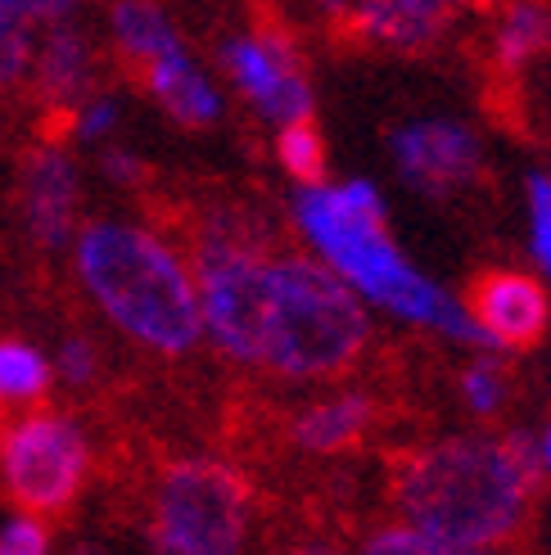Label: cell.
Masks as SVG:
<instances>
[{
    "label": "cell",
    "instance_id": "52a82bcc",
    "mask_svg": "<svg viewBox=\"0 0 551 555\" xmlns=\"http://www.w3.org/2000/svg\"><path fill=\"white\" fill-rule=\"evenodd\" d=\"M95 442L77 415L60 406L18 411L0 425V483L14 511L64 515L91 483Z\"/></svg>",
    "mask_w": 551,
    "mask_h": 555
},
{
    "label": "cell",
    "instance_id": "ac0fdd59",
    "mask_svg": "<svg viewBox=\"0 0 551 555\" xmlns=\"http://www.w3.org/2000/svg\"><path fill=\"white\" fill-rule=\"evenodd\" d=\"M54 388V366L50 352L27 344V339H0V406L18 411H37L46 406Z\"/></svg>",
    "mask_w": 551,
    "mask_h": 555
},
{
    "label": "cell",
    "instance_id": "7a4b0ae2",
    "mask_svg": "<svg viewBox=\"0 0 551 555\" xmlns=\"http://www.w3.org/2000/svg\"><path fill=\"white\" fill-rule=\"evenodd\" d=\"M534 438L444 434L411 448L394 469L398 524L438 542L498 551L525 529L538 496Z\"/></svg>",
    "mask_w": 551,
    "mask_h": 555
},
{
    "label": "cell",
    "instance_id": "2e32d148",
    "mask_svg": "<svg viewBox=\"0 0 551 555\" xmlns=\"http://www.w3.org/2000/svg\"><path fill=\"white\" fill-rule=\"evenodd\" d=\"M108 41L136 73L185 46L177 18L163 5H150V0H118L108 10Z\"/></svg>",
    "mask_w": 551,
    "mask_h": 555
},
{
    "label": "cell",
    "instance_id": "f546056e",
    "mask_svg": "<svg viewBox=\"0 0 551 555\" xmlns=\"http://www.w3.org/2000/svg\"><path fill=\"white\" fill-rule=\"evenodd\" d=\"M64 555H123V551L108 546V542H95V538H81V542H73Z\"/></svg>",
    "mask_w": 551,
    "mask_h": 555
},
{
    "label": "cell",
    "instance_id": "603a6c76",
    "mask_svg": "<svg viewBox=\"0 0 551 555\" xmlns=\"http://www.w3.org/2000/svg\"><path fill=\"white\" fill-rule=\"evenodd\" d=\"M353 555H498V551H471V546H452V542H438L430 533H417L407 524H380L375 533H367V542L357 546Z\"/></svg>",
    "mask_w": 551,
    "mask_h": 555
},
{
    "label": "cell",
    "instance_id": "83f0119b",
    "mask_svg": "<svg viewBox=\"0 0 551 555\" xmlns=\"http://www.w3.org/2000/svg\"><path fill=\"white\" fill-rule=\"evenodd\" d=\"M281 555H353V551H344L339 542H330V538H298V542L285 546Z\"/></svg>",
    "mask_w": 551,
    "mask_h": 555
},
{
    "label": "cell",
    "instance_id": "9c48e42d",
    "mask_svg": "<svg viewBox=\"0 0 551 555\" xmlns=\"http://www.w3.org/2000/svg\"><path fill=\"white\" fill-rule=\"evenodd\" d=\"M389 154L398 177L421 190L425 199H448L461 185H471L484 168V135L452 114L411 118L389 135Z\"/></svg>",
    "mask_w": 551,
    "mask_h": 555
},
{
    "label": "cell",
    "instance_id": "3957f363",
    "mask_svg": "<svg viewBox=\"0 0 551 555\" xmlns=\"http://www.w3.org/2000/svg\"><path fill=\"white\" fill-rule=\"evenodd\" d=\"M68 248L81 294L127 344L158 357L204 344L195 267L168 231L145 217H91Z\"/></svg>",
    "mask_w": 551,
    "mask_h": 555
},
{
    "label": "cell",
    "instance_id": "8fae6325",
    "mask_svg": "<svg viewBox=\"0 0 551 555\" xmlns=\"http://www.w3.org/2000/svg\"><path fill=\"white\" fill-rule=\"evenodd\" d=\"M18 217L41 248H64L81 231V168L68 145L46 141L27 150L18 172Z\"/></svg>",
    "mask_w": 551,
    "mask_h": 555
},
{
    "label": "cell",
    "instance_id": "d6986e66",
    "mask_svg": "<svg viewBox=\"0 0 551 555\" xmlns=\"http://www.w3.org/2000/svg\"><path fill=\"white\" fill-rule=\"evenodd\" d=\"M551 46V10L547 5H511L492 23V64L515 73L534 64Z\"/></svg>",
    "mask_w": 551,
    "mask_h": 555
},
{
    "label": "cell",
    "instance_id": "30bf717a",
    "mask_svg": "<svg viewBox=\"0 0 551 555\" xmlns=\"http://www.w3.org/2000/svg\"><path fill=\"white\" fill-rule=\"evenodd\" d=\"M461 302L479 335V348H534L551 325L547 281L520 267L484 271Z\"/></svg>",
    "mask_w": 551,
    "mask_h": 555
},
{
    "label": "cell",
    "instance_id": "f1b7e54d",
    "mask_svg": "<svg viewBox=\"0 0 551 555\" xmlns=\"http://www.w3.org/2000/svg\"><path fill=\"white\" fill-rule=\"evenodd\" d=\"M534 461H538V475L551 479V421H547V429L534 438Z\"/></svg>",
    "mask_w": 551,
    "mask_h": 555
},
{
    "label": "cell",
    "instance_id": "8992f818",
    "mask_svg": "<svg viewBox=\"0 0 551 555\" xmlns=\"http://www.w3.org/2000/svg\"><path fill=\"white\" fill-rule=\"evenodd\" d=\"M271 254L276 244L267 240V231L249 212L235 208H217L200 227L195 248H190L204 344H213L235 366H254L258 308Z\"/></svg>",
    "mask_w": 551,
    "mask_h": 555
},
{
    "label": "cell",
    "instance_id": "4316f807",
    "mask_svg": "<svg viewBox=\"0 0 551 555\" xmlns=\"http://www.w3.org/2000/svg\"><path fill=\"white\" fill-rule=\"evenodd\" d=\"M100 172L114 181V185H136V181L145 177V163H141V154L127 150V145H108L100 154Z\"/></svg>",
    "mask_w": 551,
    "mask_h": 555
},
{
    "label": "cell",
    "instance_id": "277c9868",
    "mask_svg": "<svg viewBox=\"0 0 551 555\" xmlns=\"http://www.w3.org/2000/svg\"><path fill=\"white\" fill-rule=\"evenodd\" d=\"M371 348V312L303 248H276L258 308L254 366L290 384L348 375Z\"/></svg>",
    "mask_w": 551,
    "mask_h": 555
},
{
    "label": "cell",
    "instance_id": "6da1fadb",
    "mask_svg": "<svg viewBox=\"0 0 551 555\" xmlns=\"http://www.w3.org/2000/svg\"><path fill=\"white\" fill-rule=\"evenodd\" d=\"M290 227L303 254L317 258L371 317H389L434 339L479 348L465 302L394 240L389 208L375 181L344 177L294 190Z\"/></svg>",
    "mask_w": 551,
    "mask_h": 555
},
{
    "label": "cell",
    "instance_id": "e0dca14e",
    "mask_svg": "<svg viewBox=\"0 0 551 555\" xmlns=\"http://www.w3.org/2000/svg\"><path fill=\"white\" fill-rule=\"evenodd\" d=\"M68 10L73 5H46V0H0V91L33 77L41 27Z\"/></svg>",
    "mask_w": 551,
    "mask_h": 555
},
{
    "label": "cell",
    "instance_id": "484cf974",
    "mask_svg": "<svg viewBox=\"0 0 551 555\" xmlns=\"http://www.w3.org/2000/svg\"><path fill=\"white\" fill-rule=\"evenodd\" d=\"M529 254H534V267L547 275L551 285V177L547 172H534L529 177Z\"/></svg>",
    "mask_w": 551,
    "mask_h": 555
},
{
    "label": "cell",
    "instance_id": "44dd1931",
    "mask_svg": "<svg viewBox=\"0 0 551 555\" xmlns=\"http://www.w3.org/2000/svg\"><path fill=\"white\" fill-rule=\"evenodd\" d=\"M457 393H461V406L475 415V421H492L502 415L507 398H511V379L502 371L498 357H471L457 379Z\"/></svg>",
    "mask_w": 551,
    "mask_h": 555
},
{
    "label": "cell",
    "instance_id": "5bb4252c",
    "mask_svg": "<svg viewBox=\"0 0 551 555\" xmlns=\"http://www.w3.org/2000/svg\"><path fill=\"white\" fill-rule=\"evenodd\" d=\"M375 425V398L362 388H330L290 415V442L303 456H339Z\"/></svg>",
    "mask_w": 551,
    "mask_h": 555
},
{
    "label": "cell",
    "instance_id": "4fadbf2b",
    "mask_svg": "<svg viewBox=\"0 0 551 555\" xmlns=\"http://www.w3.org/2000/svg\"><path fill=\"white\" fill-rule=\"evenodd\" d=\"M141 87L177 127H190V131L213 127L227 108L222 81L208 73V64L190 46H181L172 54H163V60H154L150 68H141Z\"/></svg>",
    "mask_w": 551,
    "mask_h": 555
},
{
    "label": "cell",
    "instance_id": "5b68a950",
    "mask_svg": "<svg viewBox=\"0 0 551 555\" xmlns=\"http://www.w3.org/2000/svg\"><path fill=\"white\" fill-rule=\"evenodd\" d=\"M145 529L154 555H254V483L222 456H177L150 483Z\"/></svg>",
    "mask_w": 551,
    "mask_h": 555
},
{
    "label": "cell",
    "instance_id": "d4e9b609",
    "mask_svg": "<svg viewBox=\"0 0 551 555\" xmlns=\"http://www.w3.org/2000/svg\"><path fill=\"white\" fill-rule=\"evenodd\" d=\"M50 366H54V384H68V388H91L100 379V348L87 335H68L60 339V348L50 352Z\"/></svg>",
    "mask_w": 551,
    "mask_h": 555
},
{
    "label": "cell",
    "instance_id": "ffe728a7",
    "mask_svg": "<svg viewBox=\"0 0 551 555\" xmlns=\"http://www.w3.org/2000/svg\"><path fill=\"white\" fill-rule=\"evenodd\" d=\"M276 163L294 177V190L303 185H321L330 181V154H325V135L317 122H294L276 131Z\"/></svg>",
    "mask_w": 551,
    "mask_h": 555
},
{
    "label": "cell",
    "instance_id": "7c38bea8",
    "mask_svg": "<svg viewBox=\"0 0 551 555\" xmlns=\"http://www.w3.org/2000/svg\"><path fill=\"white\" fill-rule=\"evenodd\" d=\"M33 81H37V95L54 108H64V114L95 91V41L87 27L77 23V10L41 27Z\"/></svg>",
    "mask_w": 551,
    "mask_h": 555
},
{
    "label": "cell",
    "instance_id": "7402d4cb",
    "mask_svg": "<svg viewBox=\"0 0 551 555\" xmlns=\"http://www.w3.org/2000/svg\"><path fill=\"white\" fill-rule=\"evenodd\" d=\"M123 127V100L114 91H91L81 104L68 108V141L73 145H95L108 150Z\"/></svg>",
    "mask_w": 551,
    "mask_h": 555
},
{
    "label": "cell",
    "instance_id": "9a60e30c",
    "mask_svg": "<svg viewBox=\"0 0 551 555\" xmlns=\"http://www.w3.org/2000/svg\"><path fill=\"white\" fill-rule=\"evenodd\" d=\"M452 10L438 0H362L348 10V27L384 50H425L448 33Z\"/></svg>",
    "mask_w": 551,
    "mask_h": 555
},
{
    "label": "cell",
    "instance_id": "cb8c5ba5",
    "mask_svg": "<svg viewBox=\"0 0 551 555\" xmlns=\"http://www.w3.org/2000/svg\"><path fill=\"white\" fill-rule=\"evenodd\" d=\"M0 555H60L50 519L27 515V511L0 515Z\"/></svg>",
    "mask_w": 551,
    "mask_h": 555
},
{
    "label": "cell",
    "instance_id": "ba28073f",
    "mask_svg": "<svg viewBox=\"0 0 551 555\" xmlns=\"http://www.w3.org/2000/svg\"><path fill=\"white\" fill-rule=\"evenodd\" d=\"M217 64H222L235 95L276 131L294 122H312V81L303 73L298 46L285 27L276 23L240 27V33H231L217 46Z\"/></svg>",
    "mask_w": 551,
    "mask_h": 555
}]
</instances>
